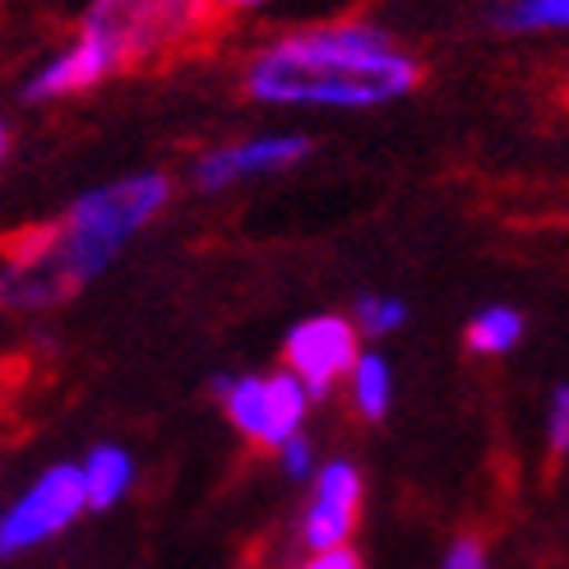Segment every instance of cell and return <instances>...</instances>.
I'll use <instances>...</instances> for the list:
<instances>
[{
	"label": "cell",
	"mask_w": 569,
	"mask_h": 569,
	"mask_svg": "<svg viewBox=\"0 0 569 569\" xmlns=\"http://www.w3.org/2000/svg\"><path fill=\"white\" fill-rule=\"evenodd\" d=\"M421 83V61L389 28L366 19H329L292 28L241 70V89L260 107L310 111H376Z\"/></svg>",
	"instance_id": "cell-1"
},
{
	"label": "cell",
	"mask_w": 569,
	"mask_h": 569,
	"mask_svg": "<svg viewBox=\"0 0 569 569\" xmlns=\"http://www.w3.org/2000/svg\"><path fill=\"white\" fill-rule=\"evenodd\" d=\"M167 204H172V177L149 167L83 190L51 227L10 250L0 297L10 310H51L56 301L98 282Z\"/></svg>",
	"instance_id": "cell-2"
},
{
	"label": "cell",
	"mask_w": 569,
	"mask_h": 569,
	"mask_svg": "<svg viewBox=\"0 0 569 569\" xmlns=\"http://www.w3.org/2000/svg\"><path fill=\"white\" fill-rule=\"evenodd\" d=\"M209 19L213 0H89L79 14V38H93L121 70L194 42Z\"/></svg>",
	"instance_id": "cell-3"
},
{
	"label": "cell",
	"mask_w": 569,
	"mask_h": 569,
	"mask_svg": "<svg viewBox=\"0 0 569 569\" xmlns=\"http://www.w3.org/2000/svg\"><path fill=\"white\" fill-rule=\"evenodd\" d=\"M209 393L222 403L227 421L237 426V436L250 440L254 449H282L288 440L306 436V412H310V389L278 366L264 376H213Z\"/></svg>",
	"instance_id": "cell-4"
},
{
	"label": "cell",
	"mask_w": 569,
	"mask_h": 569,
	"mask_svg": "<svg viewBox=\"0 0 569 569\" xmlns=\"http://www.w3.org/2000/svg\"><path fill=\"white\" fill-rule=\"evenodd\" d=\"M83 509H89L83 468L79 463H51V468H42L6 505V515H0V556L14 560L23 551L51 542V537H61L66 528L79 523Z\"/></svg>",
	"instance_id": "cell-5"
},
{
	"label": "cell",
	"mask_w": 569,
	"mask_h": 569,
	"mask_svg": "<svg viewBox=\"0 0 569 569\" xmlns=\"http://www.w3.org/2000/svg\"><path fill=\"white\" fill-rule=\"evenodd\" d=\"M357 361H361V329L352 325V316H338V310L306 316L282 338V366L310 389V398H329L357 371Z\"/></svg>",
	"instance_id": "cell-6"
},
{
	"label": "cell",
	"mask_w": 569,
	"mask_h": 569,
	"mask_svg": "<svg viewBox=\"0 0 569 569\" xmlns=\"http://www.w3.org/2000/svg\"><path fill=\"white\" fill-rule=\"evenodd\" d=\"M361 500H366V481L352 459L320 463L316 481H310V500L297 519V542L306 551L352 547V532L361 523Z\"/></svg>",
	"instance_id": "cell-7"
},
{
	"label": "cell",
	"mask_w": 569,
	"mask_h": 569,
	"mask_svg": "<svg viewBox=\"0 0 569 569\" xmlns=\"http://www.w3.org/2000/svg\"><path fill=\"white\" fill-rule=\"evenodd\" d=\"M310 139L297 134V130H269V134H250V139H237V144H218L209 153H199L190 162V186L204 190V194H218L237 181H250V177H273V172H288L301 158H310Z\"/></svg>",
	"instance_id": "cell-8"
},
{
	"label": "cell",
	"mask_w": 569,
	"mask_h": 569,
	"mask_svg": "<svg viewBox=\"0 0 569 569\" xmlns=\"http://www.w3.org/2000/svg\"><path fill=\"white\" fill-rule=\"evenodd\" d=\"M117 74V61L93 42V38H70L61 51L42 61L33 74L19 83V102L23 107H42V102H61V98H74V93H89L98 83H107Z\"/></svg>",
	"instance_id": "cell-9"
},
{
	"label": "cell",
	"mask_w": 569,
	"mask_h": 569,
	"mask_svg": "<svg viewBox=\"0 0 569 569\" xmlns=\"http://www.w3.org/2000/svg\"><path fill=\"white\" fill-rule=\"evenodd\" d=\"M83 468V487H89V509H111L121 505L134 487V453L126 445H93Z\"/></svg>",
	"instance_id": "cell-10"
},
{
	"label": "cell",
	"mask_w": 569,
	"mask_h": 569,
	"mask_svg": "<svg viewBox=\"0 0 569 569\" xmlns=\"http://www.w3.org/2000/svg\"><path fill=\"white\" fill-rule=\"evenodd\" d=\"M463 343L468 352L477 357H505V352H515L523 343V316L515 306H481L477 316L463 325Z\"/></svg>",
	"instance_id": "cell-11"
},
{
	"label": "cell",
	"mask_w": 569,
	"mask_h": 569,
	"mask_svg": "<svg viewBox=\"0 0 569 569\" xmlns=\"http://www.w3.org/2000/svg\"><path fill=\"white\" fill-rule=\"evenodd\" d=\"M348 398H352L357 417L385 421L389 408H393V366H389L380 352H361L357 371L348 376Z\"/></svg>",
	"instance_id": "cell-12"
},
{
	"label": "cell",
	"mask_w": 569,
	"mask_h": 569,
	"mask_svg": "<svg viewBox=\"0 0 569 569\" xmlns=\"http://www.w3.org/2000/svg\"><path fill=\"white\" fill-rule=\"evenodd\" d=\"M491 23L500 33H569V0H500Z\"/></svg>",
	"instance_id": "cell-13"
},
{
	"label": "cell",
	"mask_w": 569,
	"mask_h": 569,
	"mask_svg": "<svg viewBox=\"0 0 569 569\" xmlns=\"http://www.w3.org/2000/svg\"><path fill=\"white\" fill-rule=\"evenodd\" d=\"M348 316L361 329V338H389V333H398L408 325V301L389 297V292H361Z\"/></svg>",
	"instance_id": "cell-14"
},
{
	"label": "cell",
	"mask_w": 569,
	"mask_h": 569,
	"mask_svg": "<svg viewBox=\"0 0 569 569\" xmlns=\"http://www.w3.org/2000/svg\"><path fill=\"white\" fill-rule=\"evenodd\" d=\"M278 468H282V477L288 481H316V472H320V463H316V445H310V436H297V440H288L278 453Z\"/></svg>",
	"instance_id": "cell-15"
},
{
	"label": "cell",
	"mask_w": 569,
	"mask_h": 569,
	"mask_svg": "<svg viewBox=\"0 0 569 569\" xmlns=\"http://www.w3.org/2000/svg\"><path fill=\"white\" fill-rule=\"evenodd\" d=\"M547 449L556 459L569 453V385H556L547 398Z\"/></svg>",
	"instance_id": "cell-16"
},
{
	"label": "cell",
	"mask_w": 569,
	"mask_h": 569,
	"mask_svg": "<svg viewBox=\"0 0 569 569\" xmlns=\"http://www.w3.org/2000/svg\"><path fill=\"white\" fill-rule=\"evenodd\" d=\"M440 569H491V551L477 532H459L440 556Z\"/></svg>",
	"instance_id": "cell-17"
},
{
	"label": "cell",
	"mask_w": 569,
	"mask_h": 569,
	"mask_svg": "<svg viewBox=\"0 0 569 569\" xmlns=\"http://www.w3.org/2000/svg\"><path fill=\"white\" fill-rule=\"evenodd\" d=\"M292 569H366L357 547H338V551H306Z\"/></svg>",
	"instance_id": "cell-18"
},
{
	"label": "cell",
	"mask_w": 569,
	"mask_h": 569,
	"mask_svg": "<svg viewBox=\"0 0 569 569\" xmlns=\"http://www.w3.org/2000/svg\"><path fill=\"white\" fill-rule=\"evenodd\" d=\"M264 6V0H213V10H227V14H232V10H260Z\"/></svg>",
	"instance_id": "cell-19"
}]
</instances>
